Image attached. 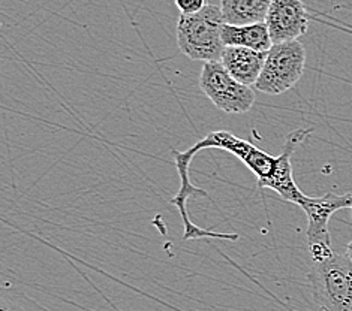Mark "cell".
<instances>
[{"instance_id": "8fae6325", "label": "cell", "mask_w": 352, "mask_h": 311, "mask_svg": "<svg viewBox=\"0 0 352 311\" xmlns=\"http://www.w3.org/2000/svg\"><path fill=\"white\" fill-rule=\"evenodd\" d=\"M222 41L225 47H241L264 53L273 47L265 23L245 24V26H231V24L225 23L222 29Z\"/></svg>"}, {"instance_id": "277c9868", "label": "cell", "mask_w": 352, "mask_h": 311, "mask_svg": "<svg viewBox=\"0 0 352 311\" xmlns=\"http://www.w3.org/2000/svg\"><path fill=\"white\" fill-rule=\"evenodd\" d=\"M207 148L228 151L230 154L240 159V162L243 165H246V168H249L256 176L259 189L268 187V184L273 180L274 172L278 170L279 165V156L267 153V151L256 147L252 142L232 135L228 130L210 132L207 137L199 139L197 144L192 146L189 150L194 154H197L198 151Z\"/></svg>"}, {"instance_id": "6da1fadb", "label": "cell", "mask_w": 352, "mask_h": 311, "mask_svg": "<svg viewBox=\"0 0 352 311\" xmlns=\"http://www.w3.org/2000/svg\"><path fill=\"white\" fill-rule=\"evenodd\" d=\"M225 26L221 6L207 5L195 15H182L177 21V45L180 53L194 62H221L225 51L222 29Z\"/></svg>"}, {"instance_id": "8992f818", "label": "cell", "mask_w": 352, "mask_h": 311, "mask_svg": "<svg viewBox=\"0 0 352 311\" xmlns=\"http://www.w3.org/2000/svg\"><path fill=\"white\" fill-rule=\"evenodd\" d=\"M343 208H352V193L329 192L324 196H309L301 209L307 216V246L314 262L329 259L334 255L329 222L331 216Z\"/></svg>"}, {"instance_id": "7a4b0ae2", "label": "cell", "mask_w": 352, "mask_h": 311, "mask_svg": "<svg viewBox=\"0 0 352 311\" xmlns=\"http://www.w3.org/2000/svg\"><path fill=\"white\" fill-rule=\"evenodd\" d=\"M309 286L320 311H352V260L348 255L314 262Z\"/></svg>"}, {"instance_id": "30bf717a", "label": "cell", "mask_w": 352, "mask_h": 311, "mask_svg": "<svg viewBox=\"0 0 352 311\" xmlns=\"http://www.w3.org/2000/svg\"><path fill=\"white\" fill-rule=\"evenodd\" d=\"M267 53L241 47H226L221 63L239 82L248 87H255L264 69Z\"/></svg>"}, {"instance_id": "9a60e30c", "label": "cell", "mask_w": 352, "mask_h": 311, "mask_svg": "<svg viewBox=\"0 0 352 311\" xmlns=\"http://www.w3.org/2000/svg\"><path fill=\"white\" fill-rule=\"evenodd\" d=\"M346 255L349 256V259L352 260V241L348 244V247H346Z\"/></svg>"}, {"instance_id": "5bb4252c", "label": "cell", "mask_w": 352, "mask_h": 311, "mask_svg": "<svg viewBox=\"0 0 352 311\" xmlns=\"http://www.w3.org/2000/svg\"><path fill=\"white\" fill-rule=\"evenodd\" d=\"M0 311H32V310L28 308L24 304H21V302H19V301L3 297L2 306H0Z\"/></svg>"}, {"instance_id": "52a82bcc", "label": "cell", "mask_w": 352, "mask_h": 311, "mask_svg": "<svg viewBox=\"0 0 352 311\" xmlns=\"http://www.w3.org/2000/svg\"><path fill=\"white\" fill-rule=\"evenodd\" d=\"M171 154L174 159L175 170L179 172L180 176V189L177 195L171 198L170 203L177 207L179 213L182 216L184 232H183V240H198V238H221V240H230V241H237L239 233H223V232H214L210 229H203L192 223L189 213H188V200L190 198H198V196H207V192L194 186L190 181V163L192 159L195 154L188 148L186 151H177L171 150Z\"/></svg>"}, {"instance_id": "2e32d148", "label": "cell", "mask_w": 352, "mask_h": 311, "mask_svg": "<svg viewBox=\"0 0 352 311\" xmlns=\"http://www.w3.org/2000/svg\"><path fill=\"white\" fill-rule=\"evenodd\" d=\"M351 209H352V208H351Z\"/></svg>"}, {"instance_id": "9c48e42d", "label": "cell", "mask_w": 352, "mask_h": 311, "mask_svg": "<svg viewBox=\"0 0 352 311\" xmlns=\"http://www.w3.org/2000/svg\"><path fill=\"white\" fill-rule=\"evenodd\" d=\"M310 132H312L310 129H297L289 133V137L287 138V141H285V146L279 154L278 170H276L273 180L267 187V189L274 190L283 200L296 204L300 208L303 207V204L306 203L309 196L305 195V193L301 192L296 184L294 175H292L291 159H292V154L296 153L297 147L303 144V141L309 137Z\"/></svg>"}, {"instance_id": "3957f363", "label": "cell", "mask_w": 352, "mask_h": 311, "mask_svg": "<svg viewBox=\"0 0 352 311\" xmlns=\"http://www.w3.org/2000/svg\"><path fill=\"white\" fill-rule=\"evenodd\" d=\"M306 49L300 41L274 44L267 53V60L255 89L261 93L279 96L291 90L303 77Z\"/></svg>"}, {"instance_id": "5b68a950", "label": "cell", "mask_w": 352, "mask_h": 311, "mask_svg": "<svg viewBox=\"0 0 352 311\" xmlns=\"http://www.w3.org/2000/svg\"><path fill=\"white\" fill-rule=\"evenodd\" d=\"M199 89L212 104L226 114H245L255 104L252 87L239 82L221 62L204 63L199 75Z\"/></svg>"}, {"instance_id": "4fadbf2b", "label": "cell", "mask_w": 352, "mask_h": 311, "mask_svg": "<svg viewBox=\"0 0 352 311\" xmlns=\"http://www.w3.org/2000/svg\"><path fill=\"white\" fill-rule=\"evenodd\" d=\"M175 6L182 15H195L207 6L206 0H175Z\"/></svg>"}, {"instance_id": "7c38bea8", "label": "cell", "mask_w": 352, "mask_h": 311, "mask_svg": "<svg viewBox=\"0 0 352 311\" xmlns=\"http://www.w3.org/2000/svg\"><path fill=\"white\" fill-rule=\"evenodd\" d=\"M273 0H221L223 20L231 26L265 23Z\"/></svg>"}, {"instance_id": "ba28073f", "label": "cell", "mask_w": 352, "mask_h": 311, "mask_svg": "<svg viewBox=\"0 0 352 311\" xmlns=\"http://www.w3.org/2000/svg\"><path fill=\"white\" fill-rule=\"evenodd\" d=\"M310 15L301 0H273L265 24L273 45L298 41L309 29Z\"/></svg>"}]
</instances>
